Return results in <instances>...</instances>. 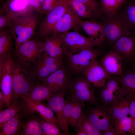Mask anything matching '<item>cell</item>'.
<instances>
[{"mask_svg":"<svg viewBox=\"0 0 135 135\" xmlns=\"http://www.w3.org/2000/svg\"><path fill=\"white\" fill-rule=\"evenodd\" d=\"M43 14L34 9L15 18L8 28L14 41V50L35 35Z\"/></svg>","mask_w":135,"mask_h":135,"instance_id":"obj_1","label":"cell"},{"mask_svg":"<svg viewBox=\"0 0 135 135\" xmlns=\"http://www.w3.org/2000/svg\"><path fill=\"white\" fill-rule=\"evenodd\" d=\"M37 84L32 70V63L20 62L14 58L12 81L14 99H18L26 94Z\"/></svg>","mask_w":135,"mask_h":135,"instance_id":"obj_2","label":"cell"},{"mask_svg":"<svg viewBox=\"0 0 135 135\" xmlns=\"http://www.w3.org/2000/svg\"><path fill=\"white\" fill-rule=\"evenodd\" d=\"M102 54L101 51L96 47L67 51L64 56L66 68L71 75H78L85 67Z\"/></svg>","mask_w":135,"mask_h":135,"instance_id":"obj_3","label":"cell"},{"mask_svg":"<svg viewBox=\"0 0 135 135\" xmlns=\"http://www.w3.org/2000/svg\"><path fill=\"white\" fill-rule=\"evenodd\" d=\"M94 87L83 75L80 74L72 79L67 90L68 97L74 101L99 105L94 95Z\"/></svg>","mask_w":135,"mask_h":135,"instance_id":"obj_4","label":"cell"},{"mask_svg":"<svg viewBox=\"0 0 135 135\" xmlns=\"http://www.w3.org/2000/svg\"><path fill=\"white\" fill-rule=\"evenodd\" d=\"M100 19L104 26L105 42L111 47L120 38L130 35L133 32L130 28L120 10L112 18L102 17Z\"/></svg>","mask_w":135,"mask_h":135,"instance_id":"obj_5","label":"cell"},{"mask_svg":"<svg viewBox=\"0 0 135 135\" xmlns=\"http://www.w3.org/2000/svg\"><path fill=\"white\" fill-rule=\"evenodd\" d=\"M32 70L38 83H40L51 74L64 66L63 59L50 57L45 52L32 62Z\"/></svg>","mask_w":135,"mask_h":135,"instance_id":"obj_6","label":"cell"},{"mask_svg":"<svg viewBox=\"0 0 135 135\" xmlns=\"http://www.w3.org/2000/svg\"><path fill=\"white\" fill-rule=\"evenodd\" d=\"M45 52L43 41L35 37L24 43L15 50L14 56L18 61L32 63Z\"/></svg>","mask_w":135,"mask_h":135,"instance_id":"obj_7","label":"cell"},{"mask_svg":"<svg viewBox=\"0 0 135 135\" xmlns=\"http://www.w3.org/2000/svg\"><path fill=\"white\" fill-rule=\"evenodd\" d=\"M68 5L62 0L58 5L43 18L38 27L36 38L41 39L52 36L56 23L67 10Z\"/></svg>","mask_w":135,"mask_h":135,"instance_id":"obj_8","label":"cell"},{"mask_svg":"<svg viewBox=\"0 0 135 135\" xmlns=\"http://www.w3.org/2000/svg\"><path fill=\"white\" fill-rule=\"evenodd\" d=\"M89 108L84 113L90 122L103 132L114 126L115 121L110 113L109 108L100 104Z\"/></svg>","mask_w":135,"mask_h":135,"instance_id":"obj_9","label":"cell"},{"mask_svg":"<svg viewBox=\"0 0 135 135\" xmlns=\"http://www.w3.org/2000/svg\"><path fill=\"white\" fill-rule=\"evenodd\" d=\"M111 48V50L120 57L123 65H130L135 60V32L120 38Z\"/></svg>","mask_w":135,"mask_h":135,"instance_id":"obj_10","label":"cell"},{"mask_svg":"<svg viewBox=\"0 0 135 135\" xmlns=\"http://www.w3.org/2000/svg\"><path fill=\"white\" fill-rule=\"evenodd\" d=\"M102 88L99 98L102 105L110 108L123 97L116 76H110Z\"/></svg>","mask_w":135,"mask_h":135,"instance_id":"obj_11","label":"cell"},{"mask_svg":"<svg viewBox=\"0 0 135 135\" xmlns=\"http://www.w3.org/2000/svg\"><path fill=\"white\" fill-rule=\"evenodd\" d=\"M81 74L94 87L98 88L103 87L110 76L106 71L97 58L85 67Z\"/></svg>","mask_w":135,"mask_h":135,"instance_id":"obj_12","label":"cell"},{"mask_svg":"<svg viewBox=\"0 0 135 135\" xmlns=\"http://www.w3.org/2000/svg\"><path fill=\"white\" fill-rule=\"evenodd\" d=\"M71 76L64 66L44 78L42 84L48 87L52 92L68 90L72 79Z\"/></svg>","mask_w":135,"mask_h":135,"instance_id":"obj_13","label":"cell"},{"mask_svg":"<svg viewBox=\"0 0 135 135\" xmlns=\"http://www.w3.org/2000/svg\"><path fill=\"white\" fill-rule=\"evenodd\" d=\"M62 34L67 51L98 46L90 38L84 36L78 30L68 31Z\"/></svg>","mask_w":135,"mask_h":135,"instance_id":"obj_14","label":"cell"},{"mask_svg":"<svg viewBox=\"0 0 135 135\" xmlns=\"http://www.w3.org/2000/svg\"><path fill=\"white\" fill-rule=\"evenodd\" d=\"M14 62V54H9L0 73V86L2 94L8 99L12 96V78Z\"/></svg>","mask_w":135,"mask_h":135,"instance_id":"obj_15","label":"cell"},{"mask_svg":"<svg viewBox=\"0 0 135 135\" xmlns=\"http://www.w3.org/2000/svg\"><path fill=\"white\" fill-rule=\"evenodd\" d=\"M78 23L98 46L105 42L104 26L102 22L94 20H84L79 17Z\"/></svg>","mask_w":135,"mask_h":135,"instance_id":"obj_16","label":"cell"},{"mask_svg":"<svg viewBox=\"0 0 135 135\" xmlns=\"http://www.w3.org/2000/svg\"><path fill=\"white\" fill-rule=\"evenodd\" d=\"M45 52L50 57L63 59L67 51L62 34L45 37L43 38Z\"/></svg>","mask_w":135,"mask_h":135,"instance_id":"obj_17","label":"cell"},{"mask_svg":"<svg viewBox=\"0 0 135 135\" xmlns=\"http://www.w3.org/2000/svg\"><path fill=\"white\" fill-rule=\"evenodd\" d=\"M68 5L67 10L55 25L52 35L64 33L72 29L78 30L79 27H80L78 23V17L71 6Z\"/></svg>","mask_w":135,"mask_h":135,"instance_id":"obj_18","label":"cell"},{"mask_svg":"<svg viewBox=\"0 0 135 135\" xmlns=\"http://www.w3.org/2000/svg\"><path fill=\"white\" fill-rule=\"evenodd\" d=\"M100 62L106 71L110 76H119L123 72V65L121 58L111 50L102 56Z\"/></svg>","mask_w":135,"mask_h":135,"instance_id":"obj_19","label":"cell"},{"mask_svg":"<svg viewBox=\"0 0 135 135\" xmlns=\"http://www.w3.org/2000/svg\"><path fill=\"white\" fill-rule=\"evenodd\" d=\"M21 97L25 103V108L30 112H36L39 113L42 119L46 121L59 127V122L54 112L46 105L41 103L33 102L24 96Z\"/></svg>","mask_w":135,"mask_h":135,"instance_id":"obj_20","label":"cell"},{"mask_svg":"<svg viewBox=\"0 0 135 135\" xmlns=\"http://www.w3.org/2000/svg\"><path fill=\"white\" fill-rule=\"evenodd\" d=\"M15 44L8 28L0 29V66H3L9 54H14Z\"/></svg>","mask_w":135,"mask_h":135,"instance_id":"obj_21","label":"cell"},{"mask_svg":"<svg viewBox=\"0 0 135 135\" xmlns=\"http://www.w3.org/2000/svg\"><path fill=\"white\" fill-rule=\"evenodd\" d=\"M1 9L14 20L34 8L30 5L28 0H8Z\"/></svg>","mask_w":135,"mask_h":135,"instance_id":"obj_22","label":"cell"},{"mask_svg":"<svg viewBox=\"0 0 135 135\" xmlns=\"http://www.w3.org/2000/svg\"><path fill=\"white\" fill-rule=\"evenodd\" d=\"M67 92V90L66 89L52 92L50 96L46 100V106L55 113L58 121L60 118L65 105L66 100L65 97Z\"/></svg>","mask_w":135,"mask_h":135,"instance_id":"obj_23","label":"cell"},{"mask_svg":"<svg viewBox=\"0 0 135 135\" xmlns=\"http://www.w3.org/2000/svg\"><path fill=\"white\" fill-rule=\"evenodd\" d=\"M123 97L135 94V74L131 70H124L122 74L117 76Z\"/></svg>","mask_w":135,"mask_h":135,"instance_id":"obj_24","label":"cell"},{"mask_svg":"<svg viewBox=\"0 0 135 135\" xmlns=\"http://www.w3.org/2000/svg\"><path fill=\"white\" fill-rule=\"evenodd\" d=\"M22 114L18 113L0 127V135H21Z\"/></svg>","mask_w":135,"mask_h":135,"instance_id":"obj_25","label":"cell"},{"mask_svg":"<svg viewBox=\"0 0 135 135\" xmlns=\"http://www.w3.org/2000/svg\"><path fill=\"white\" fill-rule=\"evenodd\" d=\"M52 92L47 86L40 83L36 84L31 90L24 96L31 101L36 103L47 100Z\"/></svg>","mask_w":135,"mask_h":135,"instance_id":"obj_26","label":"cell"},{"mask_svg":"<svg viewBox=\"0 0 135 135\" xmlns=\"http://www.w3.org/2000/svg\"><path fill=\"white\" fill-rule=\"evenodd\" d=\"M101 16L110 18L114 16L122 7L115 0H98Z\"/></svg>","mask_w":135,"mask_h":135,"instance_id":"obj_27","label":"cell"},{"mask_svg":"<svg viewBox=\"0 0 135 135\" xmlns=\"http://www.w3.org/2000/svg\"><path fill=\"white\" fill-rule=\"evenodd\" d=\"M109 110L115 121L128 116L130 114L128 98L126 96L123 97L109 108Z\"/></svg>","mask_w":135,"mask_h":135,"instance_id":"obj_28","label":"cell"},{"mask_svg":"<svg viewBox=\"0 0 135 135\" xmlns=\"http://www.w3.org/2000/svg\"><path fill=\"white\" fill-rule=\"evenodd\" d=\"M21 135H44L40 118L32 117L22 121Z\"/></svg>","mask_w":135,"mask_h":135,"instance_id":"obj_29","label":"cell"},{"mask_svg":"<svg viewBox=\"0 0 135 135\" xmlns=\"http://www.w3.org/2000/svg\"><path fill=\"white\" fill-rule=\"evenodd\" d=\"M62 0L70 5L77 16L81 19L86 18L92 20L96 18L88 8L76 0Z\"/></svg>","mask_w":135,"mask_h":135,"instance_id":"obj_30","label":"cell"},{"mask_svg":"<svg viewBox=\"0 0 135 135\" xmlns=\"http://www.w3.org/2000/svg\"><path fill=\"white\" fill-rule=\"evenodd\" d=\"M74 103V101L68 98L66 100L65 105L60 118L58 121L59 127L65 135L70 134L69 130V121Z\"/></svg>","mask_w":135,"mask_h":135,"instance_id":"obj_31","label":"cell"},{"mask_svg":"<svg viewBox=\"0 0 135 135\" xmlns=\"http://www.w3.org/2000/svg\"><path fill=\"white\" fill-rule=\"evenodd\" d=\"M25 108V103L19 102L18 99H14L13 102L8 108L0 111V127L6 122L15 116L18 112Z\"/></svg>","mask_w":135,"mask_h":135,"instance_id":"obj_32","label":"cell"},{"mask_svg":"<svg viewBox=\"0 0 135 135\" xmlns=\"http://www.w3.org/2000/svg\"><path fill=\"white\" fill-rule=\"evenodd\" d=\"M74 128L75 130L79 128L83 129L87 135H104V132L90 122L83 111Z\"/></svg>","mask_w":135,"mask_h":135,"instance_id":"obj_33","label":"cell"},{"mask_svg":"<svg viewBox=\"0 0 135 135\" xmlns=\"http://www.w3.org/2000/svg\"><path fill=\"white\" fill-rule=\"evenodd\" d=\"M120 10L130 28L135 32V0H130Z\"/></svg>","mask_w":135,"mask_h":135,"instance_id":"obj_34","label":"cell"},{"mask_svg":"<svg viewBox=\"0 0 135 135\" xmlns=\"http://www.w3.org/2000/svg\"><path fill=\"white\" fill-rule=\"evenodd\" d=\"M134 118L128 116L114 122L116 135H126L130 129Z\"/></svg>","mask_w":135,"mask_h":135,"instance_id":"obj_35","label":"cell"},{"mask_svg":"<svg viewBox=\"0 0 135 135\" xmlns=\"http://www.w3.org/2000/svg\"><path fill=\"white\" fill-rule=\"evenodd\" d=\"M84 103L74 101L69 121L71 126L74 128L77 124L83 112Z\"/></svg>","mask_w":135,"mask_h":135,"instance_id":"obj_36","label":"cell"},{"mask_svg":"<svg viewBox=\"0 0 135 135\" xmlns=\"http://www.w3.org/2000/svg\"><path fill=\"white\" fill-rule=\"evenodd\" d=\"M40 119L44 135H64L56 126L48 122L42 118Z\"/></svg>","mask_w":135,"mask_h":135,"instance_id":"obj_37","label":"cell"},{"mask_svg":"<svg viewBox=\"0 0 135 135\" xmlns=\"http://www.w3.org/2000/svg\"><path fill=\"white\" fill-rule=\"evenodd\" d=\"M76 0L86 5L92 11L96 18H100V15L99 11L98 0Z\"/></svg>","mask_w":135,"mask_h":135,"instance_id":"obj_38","label":"cell"},{"mask_svg":"<svg viewBox=\"0 0 135 135\" xmlns=\"http://www.w3.org/2000/svg\"><path fill=\"white\" fill-rule=\"evenodd\" d=\"M60 0H44L40 10L43 14L46 15L59 4Z\"/></svg>","mask_w":135,"mask_h":135,"instance_id":"obj_39","label":"cell"},{"mask_svg":"<svg viewBox=\"0 0 135 135\" xmlns=\"http://www.w3.org/2000/svg\"><path fill=\"white\" fill-rule=\"evenodd\" d=\"M14 20L1 9L0 10V29L9 28Z\"/></svg>","mask_w":135,"mask_h":135,"instance_id":"obj_40","label":"cell"},{"mask_svg":"<svg viewBox=\"0 0 135 135\" xmlns=\"http://www.w3.org/2000/svg\"><path fill=\"white\" fill-rule=\"evenodd\" d=\"M129 103L130 116L135 118V94L129 95L126 96Z\"/></svg>","mask_w":135,"mask_h":135,"instance_id":"obj_41","label":"cell"},{"mask_svg":"<svg viewBox=\"0 0 135 135\" xmlns=\"http://www.w3.org/2000/svg\"><path fill=\"white\" fill-rule=\"evenodd\" d=\"M44 0H30L29 4L33 8L40 12Z\"/></svg>","mask_w":135,"mask_h":135,"instance_id":"obj_42","label":"cell"},{"mask_svg":"<svg viewBox=\"0 0 135 135\" xmlns=\"http://www.w3.org/2000/svg\"><path fill=\"white\" fill-rule=\"evenodd\" d=\"M11 104L8 100L6 97L0 90V110H1L4 107L7 106L8 107Z\"/></svg>","mask_w":135,"mask_h":135,"instance_id":"obj_43","label":"cell"},{"mask_svg":"<svg viewBox=\"0 0 135 135\" xmlns=\"http://www.w3.org/2000/svg\"><path fill=\"white\" fill-rule=\"evenodd\" d=\"M104 135H116L114 126L109 128L104 132Z\"/></svg>","mask_w":135,"mask_h":135,"instance_id":"obj_44","label":"cell"},{"mask_svg":"<svg viewBox=\"0 0 135 135\" xmlns=\"http://www.w3.org/2000/svg\"><path fill=\"white\" fill-rule=\"evenodd\" d=\"M127 135H135V118L131 128L127 134Z\"/></svg>","mask_w":135,"mask_h":135,"instance_id":"obj_45","label":"cell"},{"mask_svg":"<svg viewBox=\"0 0 135 135\" xmlns=\"http://www.w3.org/2000/svg\"><path fill=\"white\" fill-rule=\"evenodd\" d=\"M76 135H87L86 132L82 129L79 128L75 129Z\"/></svg>","mask_w":135,"mask_h":135,"instance_id":"obj_46","label":"cell"},{"mask_svg":"<svg viewBox=\"0 0 135 135\" xmlns=\"http://www.w3.org/2000/svg\"><path fill=\"white\" fill-rule=\"evenodd\" d=\"M122 7L130 0H115Z\"/></svg>","mask_w":135,"mask_h":135,"instance_id":"obj_47","label":"cell"},{"mask_svg":"<svg viewBox=\"0 0 135 135\" xmlns=\"http://www.w3.org/2000/svg\"><path fill=\"white\" fill-rule=\"evenodd\" d=\"M132 69L131 70L135 74V60L131 64Z\"/></svg>","mask_w":135,"mask_h":135,"instance_id":"obj_48","label":"cell"},{"mask_svg":"<svg viewBox=\"0 0 135 135\" xmlns=\"http://www.w3.org/2000/svg\"></svg>","mask_w":135,"mask_h":135,"instance_id":"obj_49","label":"cell"}]
</instances>
